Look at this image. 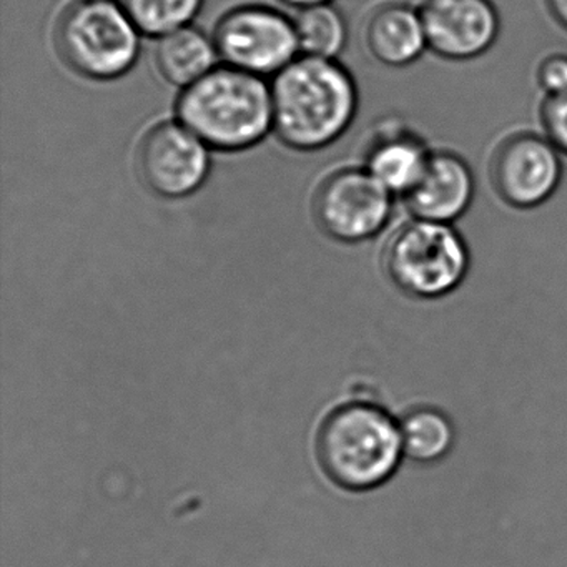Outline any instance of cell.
<instances>
[{
  "mask_svg": "<svg viewBox=\"0 0 567 567\" xmlns=\"http://www.w3.org/2000/svg\"><path fill=\"white\" fill-rule=\"evenodd\" d=\"M270 85L274 132L291 151L330 147L350 131L360 109L357 81L337 59L300 55Z\"/></svg>",
  "mask_w": 567,
  "mask_h": 567,
  "instance_id": "obj_1",
  "label": "cell"
},
{
  "mask_svg": "<svg viewBox=\"0 0 567 567\" xmlns=\"http://www.w3.org/2000/svg\"><path fill=\"white\" fill-rule=\"evenodd\" d=\"M175 112L214 152L248 151L274 132L271 85L225 64L182 91Z\"/></svg>",
  "mask_w": 567,
  "mask_h": 567,
  "instance_id": "obj_2",
  "label": "cell"
},
{
  "mask_svg": "<svg viewBox=\"0 0 567 567\" xmlns=\"http://www.w3.org/2000/svg\"><path fill=\"white\" fill-rule=\"evenodd\" d=\"M318 457L328 477L343 489H377L403 463L400 420L380 404H343L321 424Z\"/></svg>",
  "mask_w": 567,
  "mask_h": 567,
  "instance_id": "obj_3",
  "label": "cell"
},
{
  "mask_svg": "<svg viewBox=\"0 0 567 567\" xmlns=\"http://www.w3.org/2000/svg\"><path fill=\"white\" fill-rule=\"evenodd\" d=\"M142 35L121 2L74 0L55 22L54 44L75 74L112 82L137 65Z\"/></svg>",
  "mask_w": 567,
  "mask_h": 567,
  "instance_id": "obj_4",
  "label": "cell"
},
{
  "mask_svg": "<svg viewBox=\"0 0 567 567\" xmlns=\"http://www.w3.org/2000/svg\"><path fill=\"white\" fill-rule=\"evenodd\" d=\"M471 254L454 225L411 218L384 248V270L398 290L414 300L454 293L470 274Z\"/></svg>",
  "mask_w": 567,
  "mask_h": 567,
  "instance_id": "obj_5",
  "label": "cell"
},
{
  "mask_svg": "<svg viewBox=\"0 0 567 567\" xmlns=\"http://www.w3.org/2000/svg\"><path fill=\"white\" fill-rule=\"evenodd\" d=\"M212 38L221 64L264 79L280 74L301 55L293 19L267 6L225 12Z\"/></svg>",
  "mask_w": 567,
  "mask_h": 567,
  "instance_id": "obj_6",
  "label": "cell"
},
{
  "mask_svg": "<svg viewBox=\"0 0 567 567\" xmlns=\"http://www.w3.org/2000/svg\"><path fill=\"white\" fill-rule=\"evenodd\" d=\"M396 197L364 167L331 172L318 185L313 217L318 227L343 244L378 237L393 218Z\"/></svg>",
  "mask_w": 567,
  "mask_h": 567,
  "instance_id": "obj_7",
  "label": "cell"
},
{
  "mask_svg": "<svg viewBox=\"0 0 567 567\" xmlns=\"http://www.w3.org/2000/svg\"><path fill=\"white\" fill-rule=\"evenodd\" d=\"M563 157L546 135L514 132L504 137L491 155V187L507 207L533 210L559 190L564 177Z\"/></svg>",
  "mask_w": 567,
  "mask_h": 567,
  "instance_id": "obj_8",
  "label": "cell"
},
{
  "mask_svg": "<svg viewBox=\"0 0 567 567\" xmlns=\"http://www.w3.org/2000/svg\"><path fill=\"white\" fill-rule=\"evenodd\" d=\"M137 171L148 190L182 200L197 194L210 177L212 151L182 122H161L138 145Z\"/></svg>",
  "mask_w": 567,
  "mask_h": 567,
  "instance_id": "obj_9",
  "label": "cell"
},
{
  "mask_svg": "<svg viewBox=\"0 0 567 567\" xmlns=\"http://www.w3.org/2000/svg\"><path fill=\"white\" fill-rule=\"evenodd\" d=\"M427 49L443 61L483 58L501 34V16L493 0H423L420 6Z\"/></svg>",
  "mask_w": 567,
  "mask_h": 567,
  "instance_id": "obj_10",
  "label": "cell"
},
{
  "mask_svg": "<svg viewBox=\"0 0 567 567\" xmlns=\"http://www.w3.org/2000/svg\"><path fill=\"white\" fill-rule=\"evenodd\" d=\"M476 197V178L466 158L440 148L413 190L403 198L411 217L434 224L454 225L467 214Z\"/></svg>",
  "mask_w": 567,
  "mask_h": 567,
  "instance_id": "obj_11",
  "label": "cell"
},
{
  "mask_svg": "<svg viewBox=\"0 0 567 567\" xmlns=\"http://www.w3.org/2000/svg\"><path fill=\"white\" fill-rule=\"evenodd\" d=\"M433 148L403 121L390 118L371 132L363 148V165L394 197L403 200L423 177Z\"/></svg>",
  "mask_w": 567,
  "mask_h": 567,
  "instance_id": "obj_12",
  "label": "cell"
},
{
  "mask_svg": "<svg viewBox=\"0 0 567 567\" xmlns=\"http://www.w3.org/2000/svg\"><path fill=\"white\" fill-rule=\"evenodd\" d=\"M363 42L368 54L390 69L410 68L430 52L420 8L401 0L383 2L368 14Z\"/></svg>",
  "mask_w": 567,
  "mask_h": 567,
  "instance_id": "obj_13",
  "label": "cell"
},
{
  "mask_svg": "<svg viewBox=\"0 0 567 567\" xmlns=\"http://www.w3.org/2000/svg\"><path fill=\"white\" fill-rule=\"evenodd\" d=\"M154 58L162 79L182 91L210 74L220 61L214 38L194 25L157 39Z\"/></svg>",
  "mask_w": 567,
  "mask_h": 567,
  "instance_id": "obj_14",
  "label": "cell"
},
{
  "mask_svg": "<svg viewBox=\"0 0 567 567\" xmlns=\"http://www.w3.org/2000/svg\"><path fill=\"white\" fill-rule=\"evenodd\" d=\"M404 460L433 466L450 456L456 444V427L444 411L417 406L400 420Z\"/></svg>",
  "mask_w": 567,
  "mask_h": 567,
  "instance_id": "obj_15",
  "label": "cell"
},
{
  "mask_svg": "<svg viewBox=\"0 0 567 567\" xmlns=\"http://www.w3.org/2000/svg\"><path fill=\"white\" fill-rule=\"evenodd\" d=\"M293 22L301 55L337 59L347 48V21L331 2L301 9Z\"/></svg>",
  "mask_w": 567,
  "mask_h": 567,
  "instance_id": "obj_16",
  "label": "cell"
},
{
  "mask_svg": "<svg viewBox=\"0 0 567 567\" xmlns=\"http://www.w3.org/2000/svg\"><path fill=\"white\" fill-rule=\"evenodd\" d=\"M138 31L161 39L177 29L194 25L205 0H118Z\"/></svg>",
  "mask_w": 567,
  "mask_h": 567,
  "instance_id": "obj_17",
  "label": "cell"
},
{
  "mask_svg": "<svg viewBox=\"0 0 567 567\" xmlns=\"http://www.w3.org/2000/svg\"><path fill=\"white\" fill-rule=\"evenodd\" d=\"M539 122L543 134L567 157V92L543 99Z\"/></svg>",
  "mask_w": 567,
  "mask_h": 567,
  "instance_id": "obj_18",
  "label": "cell"
},
{
  "mask_svg": "<svg viewBox=\"0 0 567 567\" xmlns=\"http://www.w3.org/2000/svg\"><path fill=\"white\" fill-rule=\"evenodd\" d=\"M536 81L544 97L567 92V54H550L540 61Z\"/></svg>",
  "mask_w": 567,
  "mask_h": 567,
  "instance_id": "obj_19",
  "label": "cell"
},
{
  "mask_svg": "<svg viewBox=\"0 0 567 567\" xmlns=\"http://www.w3.org/2000/svg\"><path fill=\"white\" fill-rule=\"evenodd\" d=\"M546 2L547 11H549L550 18L556 21L559 28L567 31V0H544Z\"/></svg>",
  "mask_w": 567,
  "mask_h": 567,
  "instance_id": "obj_20",
  "label": "cell"
},
{
  "mask_svg": "<svg viewBox=\"0 0 567 567\" xmlns=\"http://www.w3.org/2000/svg\"><path fill=\"white\" fill-rule=\"evenodd\" d=\"M278 2L288 6V8L301 11V9L313 8V6L330 4L333 0H278Z\"/></svg>",
  "mask_w": 567,
  "mask_h": 567,
  "instance_id": "obj_21",
  "label": "cell"
}]
</instances>
